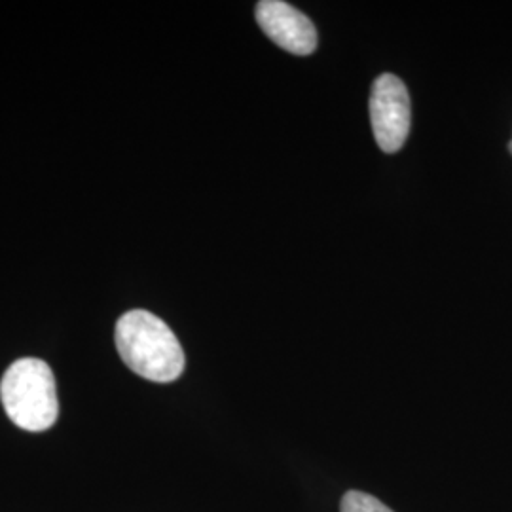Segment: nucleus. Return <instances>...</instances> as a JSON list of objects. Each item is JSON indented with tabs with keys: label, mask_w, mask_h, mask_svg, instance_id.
Returning a JSON list of instances; mask_svg holds the SVG:
<instances>
[{
	"label": "nucleus",
	"mask_w": 512,
	"mask_h": 512,
	"mask_svg": "<svg viewBox=\"0 0 512 512\" xmlns=\"http://www.w3.org/2000/svg\"><path fill=\"white\" fill-rule=\"evenodd\" d=\"M256 21L272 42L291 54L310 55L317 48V31L310 18L287 2H258Z\"/></svg>",
	"instance_id": "obj_4"
},
{
	"label": "nucleus",
	"mask_w": 512,
	"mask_h": 512,
	"mask_svg": "<svg viewBox=\"0 0 512 512\" xmlns=\"http://www.w3.org/2000/svg\"><path fill=\"white\" fill-rule=\"evenodd\" d=\"M340 511L342 512H393L387 505H384L380 499H376L374 495L365 494V492H357L351 490L342 497L340 503Z\"/></svg>",
	"instance_id": "obj_5"
},
{
	"label": "nucleus",
	"mask_w": 512,
	"mask_h": 512,
	"mask_svg": "<svg viewBox=\"0 0 512 512\" xmlns=\"http://www.w3.org/2000/svg\"><path fill=\"white\" fill-rule=\"evenodd\" d=\"M116 349L122 361L141 378L169 384L184 370V351L175 332L160 317L131 310L116 323Z\"/></svg>",
	"instance_id": "obj_1"
},
{
	"label": "nucleus",
	"mask_w": 512,
	"mask_h": 512,
	"mask_svg": "<svg viewBox=\"0 0 512 512\" xmlns=\"http://www.w3.org/2000/svg\"><path fill=\"white\" fill-rule=\"evenodd\" d=\"M0 399L12 423L29 433L50 429L59 416L54 372L35 357L19 359L4 372Z\"/></svg>",
	"instance_id": "obj_2"
},
{
	"label": "nucleus",
	"mask_w": 512,
	"mask_h": 512,
	"mask_svg": "<svg viewBox=\"0 0 512 512\" xmlns=\"http://www.w3.org/2000/svg\"><path fill=\"white\" fill-rule=\"evenodd\" d=\"M410 95L401 78L382 74L370 93V120L378 147L384 152L401 150L410 133Z\"/></svg>",
	"instance_id": "obj_3"
},
{
	"label": "nucleus",
	"mask_w": 512,
	"mask_h": 512,
	"mask_svg": "<svg viewBox=\"0 0 512 512\" xmlns=\"http://www.w3.org/2000/svg\"><path fill=\"white\" fill-rule=\"evenodd\" d=\"M509 148H511V152H512V141H511V145H509Z\"/></svg>",
	"instance_id": "obj_6"
}]
</instances>
